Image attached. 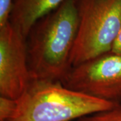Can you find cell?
Here are the masks:
<instances>
[{
  "label": "cell",
  "instance_id": "cell-1",
  "mask_svg": "<svg viewBox=\"0 0 121 121\" xmlns=\"http://www.w3.org/2000/svg\"><path fill=\"white\" fill-rule=\"evenodd\" d=\"M79 26L78 0H65L40 18L26 38L31 79L61 81L70 62Z\"/></svg>",
  "mask_w": 121,
  "mask_h": 121
},
{
  "label": "cell",
  "instance_id": "cell-2",
  "mask_svg": "<svg viewBox=\"0 0 121 121\" xmlns=\"http://www.w3.org/2000/svg\"><path fill=\"white\" fill-rule=\"evenodd\" d=\"M8 121H73L109 110V102L71 90L59 80L32 79Z\"/></svg>",
  "mask_w": 121,
  "mask_h": 121
},
{
  "label": "cell",
  "instance_id": "cell-3",
  "mask_svg": "<svg viewBox=\"0 0 121 121\" xmlns=\"http://www.w3.org/2000/svg\"><path fill=\"white\" fill-rule=\"evenodd\" d=\"M78 8L72 67L110 52L121 28V0H78Z\"/></svg>",
  "mask_w": 121,
  "mask_h": 121
},
{
  "label": "cell",
  "instance_id": "cell-4",
  "mask_svg": "<svg viewBox=\"0 0 121 121\" xmlns=\"http://www.w3.org/2000/svg\"><path fill=\"white\" fill-rule=\"evenodd\" d=\"M65 87L109 102L121 103V55L109 52L72 67Z\"/></svg>",
  "mask_w": 121,
  "mask_h": 121
},
{
  "label": "cell",
  "instance_id": "cell-5",
  "mask_svg": "<svg viewBox=\"0 0 121 121\" xmlns=\"http://www.w3.org/2000/svg\"><path fill=\"white\" fill-rule=\"evenodd\" d=\"M26 38L8 22L0 27V94L17 99L31 81Z\"/></svg>",
  "mask_w": 121,
  "mask_h": 121
},
{
  "label": "cell",
  "instance_id": "cell-6",
  "mask_svg": "<svg viewBox=\"0 0 121 121\" xmlns=\"http://www.w3.org/2000/svg\"><path fill=\"white\" fill-rule=\"evenodd\" d=\"M65 0H13L9 22L27 38L40 18L54 11Z\"/></svg>",
  "mask_w": 121,
  "mask_h": 121
},
{
  "label": "cell",
  "instance_id": "cell-7",
  "mask_svg": "<svg viewBox=\"0 0 121 121\" xmlns=\"http://www.w3.org/2000/svg\"><path fill=\"white\" fill-rule=\"evenodd\" d=\"M73 121H121V103L109 110L94 113Z\"/></svg>",
  "mask_w": 121,
  "mask_h": 121
},
{
  "label": "cell",
  "instance_id": "cell-8",
  "mask_svg": "<svg viewBox=\"0 0 121 121\" xmlns=\"http://www.w3.org/2000/svg\"><path fill=\"white\" fill-rule=\"evenodd\" d=\"M16 99L0 97V121H8L16 109Z\"/></svg>",
  "mask_w": 121,
  "mask_h": 121
},
{
  "label": "cell",
  "instance_id": "cell-9",
  "mask_svg": "<svg viewBox=\"0 0 121 121\" xmlns=\"http://www.w3.org/2000/svg\"><path fill=\"white\" fill-rule=\"evenodd\" d=\"M13 0H0V27L9 22Z\"/></svg>",
  "mask_w": 121,
  "mask_h": 121
},
{
  "label": "cell",
  "instance_id": "cell-10",
  "mask_svg": "<svg viewBox=\"0 0 121 121\" xmlns=\"http://www.w3.org/2000/svg\"><path fill=\"white\" fill-rule=\"evenodd\" d=\"M110 52L114 54L121 55V28L118 33L117 38L113 43Z\"/></svg>",
  "mask_w": 121,
  "mask_h": 121
}]
</instances>
